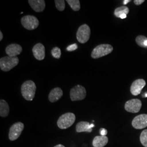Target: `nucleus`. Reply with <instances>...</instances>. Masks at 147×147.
I'll return each mask as SVG.
<instances>
[{"mask_svg": "<svg viewBox=\"0 0 147 147\" xmlns=\"http://www.w3.org/2000/svg\"><path fill=\"white\" fill-rule=\"evenodd\" d=\"M36 91V86L31 80L25 81L21 86V94L24 99L27 101L33 100L35 96Z\"/></svg>", "mask_w": 147, "mask_h": 147, "instance_id": "nucleus-1", "label": "nucleus"}, {"mask_svg": "<svg viewBox=\"0 0 147 147\" xmlns=\"http://www.w3.org/2000/svg\"><path fill=\"white\" fill-rule=\"evenodd\" d=\"M76 120L75 115L71 112H68L61 116L58 121L57 125L61 129H66L72 126Z\"/></svg>", "mask_w": 147, "mask_h": 147, "instance_id": "nucleus-2", "label": "nucleus"}, {"mask_svg": "<svg viewBox=\"0 0 147 147\" xmlns=\"http://www.w3.org/2000/svg\"><path fill=\"white\" fill-rule=\"evenodd\" d=\"M19 62L17 57L5 56L0 59V68L3 71H9L16 67Z\"/></svg>", "mask_w": 147, "mask_h": 147, "instance_id": "nucleus-3", "label": "nucleus"}, {"mask_svg": "<svg viewBox=\"0 0 147 147\" xmlns=\"http://www.w3.org/2000/svg\"><path fill=\"white\" fill-rule=\"evenodd\" d=\"M113 47L109 44H101L95 47L91 53L92 57L94 59L102 57L112 53Z\"/></svg>", "mask_w": 147, "mask_h": 147, "instance_id": "nucleus-4", "label": "nucleus"}, {"mask_svg": "<svg viewBox=\"0 0 147 147\" xmlns=\"http://www.w3.org/2000/svg\"><path fill=\"white\" fill-rule=\"evenodd\" d=\"M86 96V90L81 85H76L70 92V96L71 101H80L84 99Z\"/></svg>", "mask_w": 147, "mask_h": 147, "instance_id": "nucleus-5", "label": "nucleus"}, {"mask_svg": "<svg viewBox=\"0 0 147 147\" xmlns=\"http://www.w3.org/2000/svg\"><path fill=\"white\" fill-rule=\"evenodd\" d=\"M21 22L23 27L28 30H35L39 24V21L36 16L30 15L22 17Z\"/></svg>", "mask_w": 147, "mask_h": 147, "instance_id": "nucleus-6", "label": "nucleus"}, {"mask_svg": "<svg viewBox=\"0 0 147 147\" xmlns=\"http://www.w3.org/2000/svg\"><path fill=\"white\" fill-rule=\"evenodd\" d=\"M90 36V29L87 24H84L80 27L76 33V38L79 42L84 44L87 42Z\"/></svg>", "mask_w": 147, "mask_h": 147, "instance_id": "nucleus-7", "label": "nucleus"}, {"mask_svg": "<svg viewBox=\"0 0 147 147\" xmlns=\"http://www.w3.org/2000/svg\"><path fill=\"white\" fill-rule=\"evenodd\" d=\"M24 129V125L21 122H18L11 126L9 132V138L11 141H15L20 136Z\"/></svg>", "mask_w": 147, "mask_h": 147, "instance_id": "nucleus-8", "label": "nucleus"}, {"mask_svg": "<svg viewBox=\"0 0 147 147\" xmlns=\"http://www.w3.org/2000/svg\"><path fill=\"white\" fill-rule=\"evenodd\" d=\"M142 107L141 101L137 99L129 100L125 104V109L127 112L131 113L138 112Z\"/></svg>", "mask_w": 147, "mask_h": 147, "instance_id": "nucleus-9", "label": "nucleus"}, {"mask_svg": "<svg viewBox=\"0 0 147 147\" xmlns=\"http://www.w3.org/2000/svg\"><path fill=\"white\" fill-rule=\"evenodd\" d=\"M132 125L136 129H142L147 127V115L142 114L135 117Z\"/></svg>", "mask_w": 147, "mask_h": 147, "instance_id": "nucleus-10", "label": "nucleus"}, {"mask_svg": "<svg viewBox=\"0 0 147 147\" xmlns=\"http://www.w3.org/2000/svg\"><path fill=\"white\" fill-rule=\"evenodd\" d=\"M146 84V82L143 79H138L134 81L130 87L132 94L135 96L140 94Z\"/></svg>", "mask_w": 147, "mask_h": 147, "instance_id": "nucleus-11", "label": "nucleus"}, {"mask_svg": "<svg viewBox=\"0 0 147 147\" xmlns=\"http://www.w3.org/2000/svg\"><path fill=\"white\" fill-rule=\"evenodd\" d=\"M34 57L37 60H43L45 56V49L42 43H37L32 49Z\"/></svg>", "mask_w": 147, "mask_h": 147, "instance_id": "nucleus-12", "label": "nucleus"}, {"mask_svg": "<svg viewBox=\"0 0 147 147\" xmlns=\"http://www.w3.org/2000/svg\"><path fill=\"white\" fill-rule=\"evenodd\" d=\"M22 51L21 46L17 44H11L5 48V53L11 57H16L20 55Z\"/></svg>", "mask_w": 147, "mask_h": 147, "instance_id": "nucleus-13", "label": "nucleus"}, {"mask_svg": "<svg viewBox=\"0 0 147 147\" xmlns=\"http://www.w3.org/2000/svg\"><path fill=\"white\" fill-rule=\"evenodd\" d=\"M93 124H90L87 121H80L78 123L76 126V130L78 132H91L92 131V128L94 127Z\"/></svg>", "mask_w": 147, "mask_h": 147, "instance_id": "nucleus-14", "label": "nucleus"}, {"mask_svg": "<svg viewBox=\"0 0 147 147\" xmlns=\"http://www.w3.org/2000/svg\"><path fill=\"white\" fill-rule=\"evenodd\" d=\"M28 3L36 12H42L45 8V2L44 0H29Z\"/></svg>", "mask_w": 147, "mask_h": 147, "instance_id": "nucleus-15", "label": "nucleus"}, {"mask_svg": "<svg viewBox=\"0 0 147 147\" xmlns=\"http://www.w3.org/2000/svg\"><path fill=\"white\" fill-rule=\"evenodd\" d=\"M63 90L59 87H56L51 90L49 95V100L51 102H55L59 100L63 96Z\"/></svg>", "mask_w": 147, "mask_h": 147, "instance_id": "nucleus-16", "label": "nucleus"}, {"mask_svg": "<svg viewBox=\"0 0 147 147\" xmlns=\"http://www.w3.org/2000/svg\"><path fill=\"white\" fill-rule=\"evenodd\" d=\"M109 141L108 137L103 136L95 137L93 141V146L94 147H104L107 144Z\"/></svg>", "mask_w": 147, "mask_h": 147, "instance_id": "nucleus-17", "label": "nucleus"}, {"mask_svg": "<svg viewBox=\"0 0 147 147\" xmlns=\"http://www.w3.org/2000/svg\"><path fill=\"white\" fill-rule=\"evenodd\" d=\"M9 113V105L5 100H0V116L2 117H6Z\"/></svg>", "mask_w": 147, "mask_h": 147, "instance_id": "nucleus-18", "label": "nucleus"}, {"mask_svg": "<svg viewBox=\"0 0 147 147\" xmlns=\"http://www.w3.org/2000/svg\"><path fill=\"white\" fill-rule=\"evenodd\" d=\"M129 12V9L126 6H121L116 8L115 11V15L118 18H120L123 14H127Z\"/></svg>", "mask_w": 147, "mask_h": 147, "instance_id": "nucleus-19", "label": "nucleus"}, {"mask_svg": "<svg viewBox=\"0 0 147 147\" xmlns=\"http://www.w3.org/2000/svg\"><path fill=\"white\" fill-rule=\"evenodd\" d=\"M69 5L74 11H79L80 9V2L79 0H67Z\"/></svg>", "mask_w": 147, "mask_h": 147, "instance_id": "nucleus-20", "label": "nucleus"}, {"mask_svg": "<svg viewBox=\"0 0 147 147\" xmlns=\"http://www.w3.org/2000/svg\"><path fill=\"white\" fill-rule=\"evenodd\" d=\"M140 141L144 147H147V129L142 132L140 136Z\"/></svg>", "mask_w": 147, "mask_h": 147, "instance_id": "nucleus-21", "label": "nucleus"}, {"mask_svg": "<svg viewBox=\"0 0 147 147\" xmlns=\"http://www.w3.org/2000/svg\"><path fill=\"white\" fill-rule=\"evenodd\" d=\"M147 40V37L143 36H138L136 38V43L141 47H145L144 42Z\"/></svg>", "mask_w": 147, "mask_h": 147, "instance_id": "nucleus-22", "label": "nucleus"}, {"mask_svg": "<svg viewBox=\"0 0 147 147\" xmlns=\"http://www.w3.org/2000/svg\"><path fill=\"white\" fill-rule=\"evenodd\" d=\"M56 7L59 11H63L65 9V1L64 0H55Z\"/></svg>", "mask_w": 147, "mask_h": 147, "instance_id": "nucleus-23", "label": "nucleus"}, {"mask_svg": "<svg viewBox=\"0 0 147 147\" xmlns=\"http://www.w3.org/2000/svg\"><path fill=\"white\" fill-rule=\"evenodd\" d=\"M51 54L53 57L59 59L61 56V49L58 47H53L51 50Z\"/></svg>", "mask_w": 147, "mask_h": 147, "instance_id": "nucleus-24", "label": "nucleus"}, {"mask_svg": "<svg viewBox=\"0 0 147 147\" xmlns=\"http://www.w3.org/2000/svg\"><path fill=\"white\" fill-rule=\"evenodd\" d=\"M78 45L76 43H75L73 44L70 45L69 46L67 47V50L68 51H73L76 50L78 49Z\"/></svg>", "mask_w": 147, "mask_h": 147, "instance_id": "nucleus-25", "label": "nucleus"}, {"mask_svg": "<svg viewBox=\"0 0 147 147\" xmlns=\"http://www.w3.org/2000/svg\"><path fill=\"white\" fill-rule=\"evenodd\" d=\"M100 135L101 136H106L107 134V130L106 129H105L104 128H101L100 129Z\"/></svg>", "mask_w": 147, "mask_h": 147, "instance_id": "nucleus-26", "label": "nucleus"}, {"mask_svg": "<svg viewBox=\"0 0 147 147\" xmlns=\"http://www.w3.org/2000/svg\"><path fill=\"white\" fill-rule=\"evenodd\" d=\"M144 2V0H135L134 1V3L137 5H140Z\"/></svg>", "mask_w": 147, "mask_h": 147, "instance_id": "nucleus-27", "label": "nucleus"}, {"mask_svg": "<svg viewBox=\"0 0 147 147\" xmlns=\"http://www.w3.org/2000/svg\"><path fill=\"white\" fill-rule=\"evenodd\" d=\"M126 18V14H123V15H121V16H120V18H121V19H125V18Z\"/></svg>", "mask_w": 147, "mask_h": 147, "instance_id": "nucleus-28", "label": "nucleus"}, {"mask_svg": "<svg viewBox=\"0 0 147 147\" xmlns=\"http://www.w3.org/2000/svg\"><path fill=\"white\" fill-rule=\"evenodd\" d=\"M3 39V34L2 33V32L0 31V41H1Z\"/></svg>", "mask_w": 147, "mask_h": 147, "instance_id": "nucleus-29", "label": "nucleus"}, {"mask_svg": "<svg viewBox=\"0 0 147 147\" xmlns=\"http://www.w3.org/2000/svg\"><path fill=\"white\" fill-rule=\"evenodd\" d=\"M130 2V0H124V1L123 3H124V5H126V4H127V3H128V2Z\"/></svg>", "mask_w": 147, "mask_h": 147, "instance_id": "nucleus-30", "label": "nucleus"}, {"mask_svg": "<svg viewBox=\"0 0 147 147\" xmlns=\"http://www.w3.org/2000/svg\"><path fill=\"white\" fill-rule=\"evenodd\" d=\"M54 147H65L63 145H62V144H58V145H57V146H55Z\"/></svg>", "mask_w": 147, "mask_h": 147, "instance_id": "nucleus-31", "label": "nucleus"}, {"mask_svg": "<svg viewBox=\"0 0 147 147\" xmlns=\"http://www.w3.org/2000/svg\"><path fill=\"white\" fill-rule=\"evenodd\" d=\"M144 46H145V47H147V40L144 42Z\"/></svg>", "mask_w": 147, "mask_h": 147, "instance_id": "nucleus-32", "label": "nucleus"}, {"mask_svg": "<svg viewBox=\"0 0 147 147\" xmlns=\"http://www.w3.org/2000/svg\"><path fill=\"white\" fill-rule=\"evenodd\" d=\"M145 96H146V97H147V93H146V95H145Z\"/></svg>", "mask_w": 147, "mask_h": 147, "instance_id": "nucleus-33", "label": "nucleus"}]
</instances>
